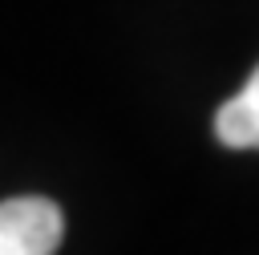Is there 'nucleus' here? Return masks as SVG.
Here are the masks:
<instances>
[{
	"mask_svg": "<svg viewBox=\"0 0 259 255\" xmlns=\"http://www.w3.org/2000/svg\"><path fill=\"white\" fill-rule=\"evenodd\" d=\"M61 206L40 194L0 202V255H53L61 247Z\"/></svg>",
	"mask_w": 259,
	"mask_h": 255,
	"instance_id": "1",
	"label": "nucleus"
},
{
	"mask_svg": "<svg viewBox=\"0 0 259 255\" xmlns=\"http://www.w3.org/2000/svg\"><path fill=\"white\" fill-rule=\"evenodd\" d=\"M214 134L231 150H251L259 142V77H251L219 113H214Z\"/></svg>",
	"mask_w": 259,
	"mask_h": 255,
	"instance_id": "2",
	"label": "nucleus"
}]
</instances>
